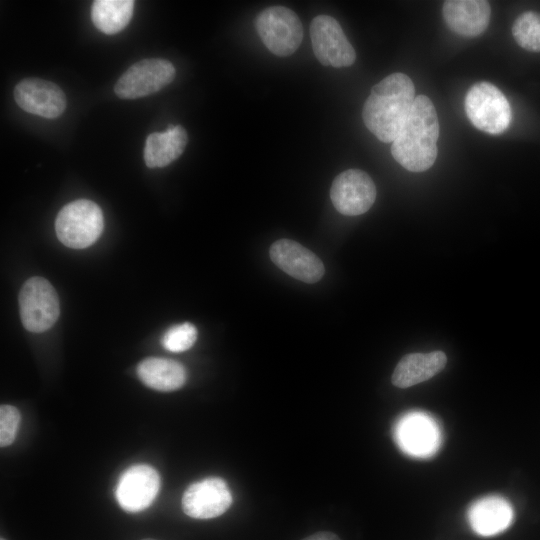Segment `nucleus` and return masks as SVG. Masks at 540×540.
Returning a JSON list of instances; mask_svg holds the SVG:
<instances>
[{
  "mask_svg": "<svg viewBox=\"0 0 540 540\" xmlns=\"http://www.w3.org/2000/svg\"><path fill=\"white\" fill-rule=\"evenodd\" d=\"M197 339V329L189 322L170 327L162 336L161 343L171 352H183L191 348Z\"/></svg>",
  "mask_w": 540,
  "mask_h": 540,
  "instance_id": "nucleus-22",
  "label": "nucleus"
},
{
  "mask_svg": "<svg viewBox=\"0 0 540 540\" xmlns=\"http://www.w3.org/2000/svg\"><path fill=\"white\" fill-rule=\"evenodd\" d=\"M14 98L24 111L49 119L59 117L67 105L66 96L58 85L39 78L20 81L14 88Z\"/></svg>",
  "mask_w": 540,
  "mask_h": 540,
  "instance_id": "nucleus-12",
  "label": "nucleus"
},
{
  "mask_svg": "<svg viewBox=\"0 0 540 540\" xmlns=\"http://www.w3.org/2000/svg\"><path fill=\"white\" fill-rule=\"evenodd\" d=\"M188 135L181 125H170L164 132L148 135L144 148V160L149 168L165 167L176 160L185 150Z\"/></svg>",
  "mask_w": 540,
  "mask_h": 540,
  "instance_id": "nucleus-17",
  "label": "nucleus"
},
{
  "mask_svg": "<svg viewBox=\"0 0 540 540\" xmlns=\"http://www.w3.org/2000/svg\"><path fill=\"white\" fill-rule=\"evenodd\" d=\"M0 540H5L4 538H1Z\"/></svg>",
  "mask_w": 540,
  "mask_h": 540,
  "instance_id": "nucleus-26",
  "label": "nucleus"
},
{
  "mask_svg": "<svg viewBox=\"0 0 540 540\" xmlns=\"http://www.w3.org/2000/svg\"><path fill=\"white\" fill-rule=\"evenodd\" d=\"M271 260L291 277L305 283H316L324 275L322 261L296 241L280 239L269 250Z\"/></svg>",
  "mask_w": 540,
  "mask_h": 540,
  "instance_id": "nucleus-13",
  "label": "nucleus"
},
{
  "mask_svg": "<svg viewBox=\"0 0 540 540\" xmlns=\"http://www.w3.org/2000/svg\"><path fill=\"white\" fill-rule=\"evenodd\" d=\"M512 35L523 49L540 52V13L526 11L520 14L512 25Z\"/></svg>",
  "mask_w": 540,
  "mask_h": 540,
  "instance_id": "nucleus-21",
  "label": "nucleus"
},
{
  "mask_svg": "<svg viewBox=\"0 0 540 540\" xmlns=\"http://www.w3.org/2000/svg\"><path fill=\"white\" fill-rule=\"evenodd\" d=\"M19 308L23 326L34 333L51 328L60 314L56 290L48 280L38 276L23 284L19 293Z\"/></svg>",
  "mask_w": 540,
  "mask_h": 540,
  "instance_id": "nucleus-6",
  "label": "nucleus"
},
{
  "mask_svg": "<svg viewBox=\"0 0 540 540\" xmlns=\"http://www.w3.org/2000/svg\"><path fill=\"white\" fill-rule=\"evenodd\" d=\"M464 108L468 119L477 129L493 135L504 132L512 119L507 98L489 82H478L470 87Z\"/></svg>",
  "mask_w": 540,
  "mask_h": 540,
  "instance_id": "nucleus-4",
  "label": "nucleus"
},
{
  "mask_svg": "<svg viewBox=\"0 0 540 540\" xmlns=\"http://www.w3.org/2000/svg\"><path fill=\"white\" fill-rule=\"evenodd\" d=\"M412 80L403 73L388 75L374 85L362 111L365 126L380 141L393 142L415 101Z\"/></svg>",
  "mask_w": 540,
  "mask_h": 540,
  "instance_id": "nucleus-1",
  "label": "nucleus"
},
{
  "mask_svg": "<svg viewBox=\"0 0 540 540\" xmlns=\"http://www.w3.org/2000/svg\"><path fill=\"white\" fill-rule=\"evenodd\" d=\"M310 37L314 55L322 65L341 68L354 63L355 50L333 17H314L310 24Z\"/></svg>",
  "mask_w": 540,
  "mask_h": 540,
  "instance_id": "nucleus-8",
  "label": "nucleus"
},
{
  "mask_svg": "<svg viewBox=\"0 0 540 540\" xmlns=\"http://www.w3.org/2000/svg\"><path fill=\"white\" fill-rule=\"evenodd\" d=\"M140 380L148 387L162 392L181 388L187 379L184 366L171 359L150 357L137 367Z\"/></svg>",
  "mask_w": 540,
  "mask_h": 540,
  "instance_id": "nucleus-18",
  "label": "nucleus"
},
{
  "mask_svg": "<svg viewBox=\"0 0 540 540\" xmlns=\"http://www.w3.org/2000/svg\"><path fill=\"white\" fill-rule=\"evenodd\" d=\"M513 519L511 505L500 496H489L476 501L469 509L471 528L482 536H492L507 529Z\"/></svg>",
  "mask_w": 540,
  "mask_h": 540,
  "instance_id": "nucleus-16",
  "label": "nucleus"
},
{
  "mask_svg": "<svg viewBox=\"0 0 540 540\" xmlns=\"http://www.w3.org/2000/svg\"><path fill=\"white\" fill-rule=\"evenodd\" d=\"M175 77V68L165 59H143L118 79L114 91L119 98L136 99L158 92Z\"/></svg>",
  "mask_w": 540,
  "mask_h": 540,
  "instance_id": "nucleus-7",
  "label": "nucleus"
},
{
  "mask_svg": "<svg viewBox=\"0 0 540 540\" xmlns=\"http://www.w3.org/2000/svg\"><path fill=\"white\" fill-rule=\"evenodd\" d=\"M159 488L158 472L149 465L137 464L121 474L115 488V497L123 510L135 513L152 504Z\"/></svg>",
  "mask_w": 540,
  "mask_h": 540,
  "instance_id": "nucleus-10",
  "label": "nucleus"
},
{
  "mask_svg": "<svg viewBox=\"0 0 540 540\" xmlns=\"http://www.w3.org/2000/svg\"><path fill=\"white\" fill-rule=\"evenodd\" d=\"M335 209L346 216L367 212L376 199V187L371 177L359 169L346 170L335 177L330 189Z\"/></svg>",
  "mask_w": 540,
  "mask_h": 540,
  "instance_id": "nucleus-9",
  "label": "nucleus"
},
{
  "mask_svg": "<svg viewBox=\"0 0 540 540\" xmlns=\"http://www.w3.org/2000/svg\"><path fill=\"white\" fill-rule=\"evenodd\" d=\"M104 227L103 214L93 201L79 199L66 204L58 213L55 230L67 247L83 249L92 245Z\"/></svg>",
  "mask_w": 540,
  "mask_h": 540,
  "instance_id": "nucleus-3",
  "label": "nucleus"
},
{
  "mask_svg": "<svg viewBox=\"0 0 540 540\" xmlns=\"http://www.w3.org/2000/svg\"><path fill=\"white\" fill-rule=\"evenodd\" d=\"M446 363L445 353L439 350L407 354L396 365L391 378L392 384L399 388L419 384L439 373Z\"/></svg>",
  "mask_w": 540,
  "mask_h": 540,
  "instance_id": "nucleus-15",
  "label": "nucleus"
},
{
  "mask_svg": "<svg viewBox=\"0 0 540 540\" xmlns=\"http://www.w3.org/2000/svg\"><path fill=\"white\" fill-rule=\"evenodd\" d=\"M437 431L431 420L421 414L405 417L398 427V439L403 448L413 454L432 452L437 444Z\"/></svg>",
  "mask_w": 540,
  "mask_h": 540,
  "instance_id": "nucleus-19",
  "label": "nucleus"
},
{
  "mask_svg": "<svg viewBox=\"0 0 540 540\" xmlns=\"http://www.w3.org/2000/svg\"><path fill=\"white\" fill-rule=\"evenodd\" d=\"M303 540H340V538L335 533L328 532V531H321V532L314 533L304 538Z\"/></svg>",
  "mask_w": 540,
  "mask_h": 540,
  "instance_id": "nucleus-24",
  "label": "nucleus"
},
{
  "mask_svg": "<svg viewBox=\"0 0 540 540\" xmlns=\"http://www.w3.org/2000/svg\"><path fill=\"white\" fill-rule=\"evenodd\" d=\"M260 39L273 54L286 57L300 46L303 28L297 14L284 6H270L256 18Z\"/></svg>",
  "mask_w": 540,
  "mask_h": 540,
  "instance_id": "nucleus-5",
  "label": "nucleus"
},
{
  "mask_svg": "<svg viewBox=\"0 0 540 540\" xmlns=\"http://www.w3.org/2000/svg\"><path fill=\"white\" fill-rule=\"evenodd\" d=\"M21 416L18 409L12 405L0 407V446L12 444L18 432Z\"/></svg>",
  "mask_w": 540,
  "mask_h": 540,
  "instance_id": "nucleus-23",
  "label": "nucleus"
},
{
  "mask_svg": "<svg viewBox=\"0 0 540 540\" xmlns=\"http://www.w3.org/2000/svg\"><path fill=\"white\" fill-rule=\"evenodd\" d=\"M448 27L465 37H475L488 27L491 8L484 0H448L442 8Z\"/></svg>",
  "mask_w": 540,
  "mask_h": 540,
  "instance_id": "nucleus-14",
  "label": "nucleus"
},
{
  "mask_svg": "<svg viewBox=\"0 0 540 540\" xmlns=\"http://www.w3.org/2000/svg\"><path fill=\"white\" fill-rule=\"evenodd\" d=\"M133 8V0H96L91 7V19L99 31L113 35L128 25Z\"/></svg>",
  "mask_w": 540,
  "mask_h": 540,
  "instance_id": "nucleus-20",
  "label": "nucleus"
},
{
  "mask_svg": "<svg viewBox=\"0 0 540 540\" xmlns=\"http://www.w3.org/2000/svg\"><path fill=\"white\" fill-rule=\"evenodd\" d=\"M143 540H155V539H143Z\"/></svg>",
  "mask_w": 540,
  "mask_h": 540,
  "instance_id": "nucleus-25",
  "label": "nucleus"
},
{
  "mask_svg": "<svg viewBox=\"0 0 540 540\" xmlns=\"http://www.w3.org/2000/svg\"><path fill=\"white\" fill-rule=\"evenodd\" d=\"M439 121L432 101L425 95L415 98L411 112L392 142L391 154L411 172L428 170L437 158Z\"/></svg>",
  "mask_w": 540,
  "mask_h": 540,
  "instance_id": "nucleus-2",
  "label": "nucleus"
},
{
  "mask_svg": "<svg viewBox=\"0 0 540 540\" xmlns=\"http://www.w3.org/2000/svg\"><path fill=\"white\" fill-rule=\"evenodd\" d=\"M232 503L227 483L219 477H207L190 484L183 493L184 513L196 519H211L222 515Z\"/></svg>",
  "mask_w": 540,
  "mask_h": 540,
  "instance_id": "nucleus-11",
  "label": "nucleus"
}]
</instances>
